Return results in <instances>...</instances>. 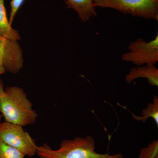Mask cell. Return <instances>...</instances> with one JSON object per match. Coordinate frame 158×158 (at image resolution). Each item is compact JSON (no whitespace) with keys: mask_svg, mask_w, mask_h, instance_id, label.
Here are the masks:
<instances>
[{"mask_svg":"<svg viewBox=\"0 0 158 158\" xmlns=\"http://www.w3.org/2000/svg\"><path fill=\"white\" fill-rule=\"evenodd\" d=\"M5 89L4 83H3L2 81L0 79V100L5 94Z\"/></svg>","mask_w":158,"mask_h":158,"instance_id":"obj_14","label":"cell"},{"mask_svg":"<svg viewBox=\"0 0 158 158\" xmlns=\"http://www.w3.org/2000/svg\"><path fill=\"white\" fill-rule=\"evenodd\" d=\"M133 118L138 121L145 123L148 118H152L154 120L157 126H158V97L154 96L152 103H149L146 109L142 110L141 116H137L131 113Z\"/></svg>","mask_w":158,"mask_h":158,"instance_id":"obj_10","label":"cell"},{"mask_svg":"<svg viewBox=\"0 0 158 158\" xmlns=\"http://www.w3.org/2000/svg\"><path fill=\"white\" fill-rule=\"evenodd\" d=\"M0 139L16 148L25 156H34L37 153V145L23 127L6 121L0 123Z\"/></svg>","mask_w":158,"mask_h":158,"instance_id":"obj_4","label":"cell"},{"mask_svg":"<svg viewBox=\"0 0 158 158\" xmlns=\"http://www.w3.org/2000/svg\"><path fill=\"white\" fill-rule=\"evenodd\" d=\"M23 66L22 50L18 41L0 35V76L6 72L15 74Z\"/></svg>","mask_w":158,"mask_h":158,"instance_id":"obj_6","label":"cell"},{"mask_svg":"<svg viewBox=\"0 0 158 158\" xmlns=\"http://www.w3.org/2000/svg\"><path fill=\"white\" fill-rule=\"evenodd\" d=\"M0 100V114L6 122L25 127L34 124L38 115L22 88L7 87Z\"/></svg>","mask_w":158,"mask_h":158,"instance_id":"obj_1","label":"cell"},{"mask_svg":"<svg viewBox=\"0 0 158 158\" xmlns=\"http://www.w3.org/2000/svg\"><path fill=\"white\" fill-rule=\"evenodd\" d=\"M25 155L0 139V158H24Z\"/></svg>","mask_w":158,"mask_h":158,"instance_id":"obj_11","label":"cell"},{"mask_svg":"<svg viewBox=\"0 0 158 158\" xmlns=\"http://www.w3.org/2000/svg\"><path fill=\"white\" fill-rule=\"evenodd\" d=\"M139 158H158V141L153 140L140 151Z\"/></svg>","mask_w":158,"mask_h":158,"instance_id":"obj_12","label":"cell"},{"mask_svg":"<svg viewBox=\"0 0 158 158\" xmlns=\"http://www.w3.org/2000/svg\"><path fill=\"white\" fill-rule=\"evenodd\" d=\"M0 35L15 41L20 39L19 31L13 29L7 18L4 0H0Z\"/></svg>","mask_w":158,"mask_h":158,"instance_id":"obj_9","label":"cell"},{"mask_svg":"<svg viewBox=\"0 0 158 158\" xmlns=\"http://www.w3.org/2000/svg\"><path fill=\"white\" fill-rule=\"evenodd\" d=\"M24 0H11L10 3L11 11L9 16V22L11 25L13 22L15 17L19 9L23 3Z\"/></svg>","mask_w":158,"mask_h":158,"instance_id":"obj_13","label":"cell"},{"mask_svg":"<svg viewBox=\"0 0 158 158\" xmlns=\"http://www.w3.org/2000/svg\"><path fill=\"white\" fill-rule=\"evenodd\" d=\"M128 50L122 56L123 61L138 66L156 65L158 61V35L148 42L141 38L131 42Z\"/></svg>","mask_w":158,"mask_h":158,"instance_id":"obj_5","label":"cell"},{"mask_svg":"<svg viewBox=\"0 0 158 158\" xmlns=\"http://www.w3.org/2000/svg\"><path fill=\"white\" fill-rule=\"evenodd\" d=\"M94 7L115 9L124 14L158 21V0H93Z\"/></svg>","mask_w":158,"mask_h":158,"instance_id":"obj_3","label":"cell"},{"mask_svg":"<svg viewBox=\"0 0 158 158\" xmlns=\"http://www.w3.org/2000/svg\"><path fill=\"white\" fill-rule=\"evenodd\" d=\"M69 9L76 11L79 18L83 22H87L97 16L93 0H65Z\"/></svg>","mask_w":158,"mask_h":158,"instance_id":"obj_8","label":"cell"},{"mask_svg":"<svg viewBox=\"0 0 158 158\" xmlns=\"http://www.w3.org/2000/svg\"><path fill=\"white\" fill-rule=\"evenodd\" d=\"M2 116L1 115V114H0V123L2 122Z\"/></svg>","mask_w":158,"mask_h":158,"instance_id":"obj_15","label":"cell"},{"mask_svg":"<svg viewBox=\"0 0 158 158\" xmlns=\"http://www.w3.org/2000/svg\"><path fill=\"white\" fill-rule=\"evenodd\" d=\"M95 141L92 136L76 137L61 141L60 147L53 150L47 144L37 146V155L40 158H123L122 154L110 155L95 152Z\"/></svg>","mask_w":158,"mask_h":158,"instance_id":"obj_2","label":"cell"},{"mask_svg":"<svg viewBox=\"0 0 158 158\" xmlns=\"http://www.w3.org/2000/svg\"><path fill=\"white\" fill-rule=\"evenodd\" d=\"M146 78L150 85L158 87V69L156 65H143L133 67L127 75L125 81L128 84L138 78Z\"/></svg>","mask_w":158,"mask_h":158,"instance_id":"obj_7","label":"cell"}]
</instances>
